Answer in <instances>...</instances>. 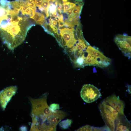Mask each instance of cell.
I'll return each mask as SVG.
<instances>
[{
    "mask_svg": "<svg viewBox=\"0 0 131 131\" xmlns=\"http://www.w3.org/2000/svg\"><path fill=\"white\" fill-rule=\"evenodd\" d=\"M18 0H0V38L11 50L24 41L36 23L25 13Z\"/></svg>",
    "mask_w": 131,
    "mask_h": 131,
    "instance_id": "1",
    "label": "cell"
},
{
    "mask_svg": "<svg viewBox=\"0 0 131 131\" xmlns=\"http://www.w3.org/2000/svg\"><path fill=\"white\" fill-rule=\"evenodd\" d=\"M47 95L36 99L30 98L32 123L31 131H56L57 126L67 114L63 111L53 110L47 102Z\"/></svg>",
    "mask_w": 131,
    "mask_h": 131,
    "instance_id": "2",
    "label": "cell"
},
{
    "mask_svg": "<svg viewBox=\"0 0 131 131\" xmlns=\"http://www.w3.org/2000/svg\"><path fill=\"white\" fill-rule=\"evenodd\" d=\"M83 65L105 68L110 65L111 60L106 56L97 48L88 46L83 56Z\"/></svg>",
    "mask_w": 131,
    "mask_h": 131,
    "instance_id": "3",
    "label": "cell"
},
{
    "mask_svg": "<svg viewBox=\"0 0 131 131\" xmlns=\"http://www.w3.org/2000/svg\"><path fill=\"white\" fill-rule=\"evenodd\" d=\"M101 115L106 125L111 131H115V122L119 113L115 108L104 101L99 105Z\"/></svg>",
    "mask_w": 131,
    "mask_h": 131,
    "instance_id": "4",
    "label": "cell"
},
{
    "mask_svg": "<svg viewBox=\"0 0 131 131\" xmlns=\"http://www.w3.org/2000/svg\"><path fill=\"white\" fill-rule=\"evenodd\" d=\"M81 96L87 103H92L100 98L102 96L99 90L93 85H84L80 91Z\"/></svg>",
    "mask_w": 131,
    "mask_h": 131,
    "instance_id": "5",
    "label": "cell"
},
{
    "mask_svg": "<svg viewBox=\"0 0 131 131\" xmlns=\"http://www.w3.org/2000/svg\"><path fill=\"white\" fill-rule=\"evenodd\" d=\"M131 36L123 34L117 35L114 40L120 50L129 59L131 57Z\"/></svg>",
    "mask_w": 131,
    "mask_h": 131,
    "instance_id": "6",
    "label": "cell"
},
{
    "mask_svg": "<svg viewBox=\"0 0 131 131\" xmlns=\"http://www.w3.org/2000/svg\"><path fill=\"white\" fill-rule=\"evenodd\" d=\"M17 88L16 86H12L6 88L0 92V105L2 108L4 109L12 97L16 93Z\"/></svg>",
    "mask_w": 131,
    "mask_h": 131,
    "instance_id": "7",
    "label": "cell"
},
{
    "mask_svg": "<svg viewBox=\"0 0 131 131\" xmlns=\"http://www.w3.org/2000/svg\"><path fill=\"white\" fill-rule=\"evenodd\" d=\"M104 101L115 109L119 113L124 115L125 104L119 97L115 95H112L107 97Z\"/></svg>",
    "mask_w": 131,
    "mask_h": 131,
    "instance_id": "8",
    "label": "cell"
},
{
    "mask_svg": "<svg viewBox=\"0 0 131 131\" xmlns=\"http://www.w3.org/2000/svg\"><path fill=\"white\" fill-rule=\"evenodd\" d=\"M131 124L124 115L119 113L115 122V131H130Z\"/></svg>",
    "mask_w": 131,
    "mask_h": 131,
    "instance_id": "9",
    "label": "cell"
},
{
    "mask_svg": "<svg viewBox=\"0 0 131 131\" xmlns=\"http://www.w3.org/2000/svg\"><path fill=\"white\" fill-rule=\"evenodd\" d=\"M72 122L71 120L67 119L60 122L59 123V125L62 129H66L71 126Z\"/></svg>",
    "mask_w": 131,
    "mask_h": 131,
    "instance_id": "10",
    "label": "cell"
},
{
    "mask_svg": "<svg viewBox=\"0 0 131 131\" xmlns=\"http://www.w3.org/2000/svg\"><path fill=\"white\" fill-rule=\"evenodd\" d=\"M96 128L93 127L89 125L82 126L77 130V131H96Z\"/></svg>",
    "mask_w": 131,
    "mask_h": 131,
    "instance_id": "11",
    "label": "cell"
},
{
    "mask_svg": "<svg viewBox=\"0 0 131 131\" xmlns=\"http://www.w3.org/2000/svg\"><path fill=\"white\" fill-rule=\"evenodd\" d=\"M57 11V7L53 3L50 2V4L49 8V11L50 16H52V14L54 12Z\"/></svg>",
    "mask_w": 131,
    "mask_h": 131,
    "instance_id": "12",
    "label": "cell"
},
{
    "mask_svg": "<svg viewBox=\"0 0 131 131\" xmlns=\"http://www.w3.org/2000/svg\"><path fill=\"white\" fill-rule=\"evenodd\" d=\"M71 2L69 1L63 2L62 3L63 6L64 12H66L68 10L72 8L70 3Z\"/></svg>",
    "mask_w": 131,
    "mask_h": 131,
    "instance_id": "13",
    "label": "cell"
},
{
    "mask_svg": "<svg viewBox=\"0 0 131 131\" xmlns=\"http://www.w3.org/2000/svg\"><path fill=\"white\" fill-rule=\"evenodd\" d=\"M58 24L59 27H62L65 26V24L64 22V18L63 15L62 14L60 16H58Z\"/></svg>",
    "mask_w": 131,
    "mask_h": 131,
    "instance_id": "14",
    "label": "cell"
},
{
    "mask_svg": "<svg viewBox=\"0 0 131 131\" xmlns=\"http://www.w3.org/2000/svg\"><path fill=\"white\" fill-rule=\"evenodd\" d=\"M49 107L53 110H58L59 109V105L57 104L53 103L50 105Z\"/></svg>",
    "mask_w": 131,
    "mask_h": 131,
    "instance_id": "15",
    "label": "cell"
},
{
    "mask_svg": "<svg viewBox=\"0 0 131 131\" xmlns=\"http://www.w3.org/2000/svg\"><path fill=\"white\" fill-rule=\"evenodd\" d=\"M73 9V8L69 9L65 12L67 15L68 17H70L72 15Z\"/></svg>",
    "mask_w": 131,
    "mask_h": 131,
    "instance_id": "16",
    "label": "cell"
},
{
    "mask_svg": "<svg viewBox=\"0 0 131 131\" xmlns=\"http://www.w3.org/2000/svg\"><path fill=\"white\" fill-rule=\"evenodd\" d=\"M52 16L56 18L58 17V14L57 11H55L52 14Z\"/></svg>",
    "mask_w": 131,
    "mask_h": 131,
    "instance_id": "17",
    "label": "cell"
}]
</instances>
